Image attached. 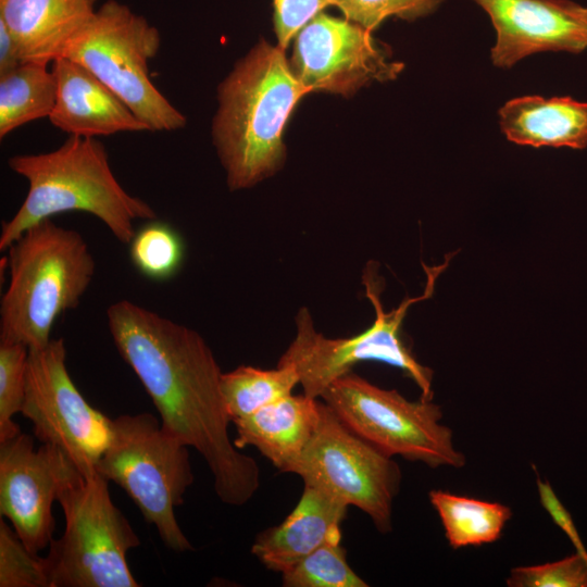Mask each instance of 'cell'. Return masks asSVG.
Segmentation results:
<instances>
[{
    "instance_id": "obj_1",
    "label": "cell",
    "mask_w": 587,
    "mask_h": 587,
    "mask_svg": "<svg viewBox=\"0 0 587 587\" xmlns=\"http://www.w3.org/2000/svg\"><path fill=\"white\" fill-rule=\"evenodd\" d=\"M107 321L164 429L201 454L223 503L246 504L260 487V469L229 437L222 371L203 337L129 300L112 303Z\"/></svg>"
},
{
    "instance_id": "obj_2",
    "label": "cell",
    "mask_w": 587,
    "mask_h": 587,
    "mask_svg": "<svg viewBox=\"0 0 587 587\" xmlns=\"http://www.w3.org/2000/svg\"><path fill=\"white\" fill-rule=\"evenodd\" d=\"M283 50L261 40L220 84L212 137L230 190L252 187L285 159L283 132L308 90Z\"/></svg>"
},
{
    "instance_id": "obj_3",
    "label": "cell",
    "mask_w": 587,
    "mask_h": 587,
    "mask_svg": "<svg viewBox=\"0 0 587 587\" xmlns=\"http://www.w3.org/2000/svg\"><path fill=\"white\" fill-rule=\"evenodd\" d=\"M28 190L15 214L2 223L0 251L28 227L53 215L80 211L100 220L123 243H129L138 220H155L153 208L128 193L113 174L108 152L97 138L70 136L58 149L9 159Z\"/></svg>"
},
{
    "instance_id": "obj_4",
    "label": "cell",
    "mask_w": 587,
    "mask_h": 587,
    "mask_svg": "<svg viewBox=\"0 0 587 587\" xmlns=\"http://www.w3.org/2000/svg\"><path fill=\"white\" fill-rule=\"evenodd\" d=\"M7 251L0 342L43 348L57 319L79 304L93 278L95 259L78 232L52 218L28 227Z\"/></svg>"
},
{
    "instance_id": "obj_5",
    "label": "cell",
    "mask_w": 587,
    "mask_h": 587,
    "mask_svg": "<svg viewBox=\"0 0 587 587\" xmlns=\"http://www.w3.org/2000/svg\"><path fill=\"white\" fill-rule=\"evenodd\" d=\"M188 446L168 433L150 413L112 419L111 438L96 471L130 497L163 544L183 552L192 546L174 508L193 483Z\"/></svg>"
},
{
    "instance_id": "obj_6",
    "label": "cell",
    "mask_w": 587,
    "mask_h": 587,
    "mask_svg": "<svg viewBox=\"0 0 587 587\" xmlns=\"http://www.w3.org/2000/svg\"><path fill=\"white\" fill-rule=\"evenodd\" d=\"M371 262L363 272L365 295L375 309L373 324L352 337L328 338L316 332L310 311L301 308L296 315V336L277 364L295 366L303 394L320 399L334 380L351 372L355 364L379 361L402 370L420 388L421 398L433 400V371L415 359L400 332L409 308L432 296L435 280L447 263L426 268L427 284L423 295L407 298L389 313L383 309L377 268Z\"/></svg>"
},
{
    "instance_id": "obj_7",
    "label": "cell",
    "mask_w": 587,
    "mask_h": 587,
    "mask_svg": "<svg viewBox=\"0 0 587 587\" xmlns=\"http://www.w3.org/2000/svg\"><path fill=\"white\" fill-rule=\"evenodd\" d=\"M161 46L159 29L117 0H107L68 41L61 58L90 71L151 132H172L186 116L154 86L148 64Z\"/></svg>"
},
{
    "instance_id": "obj_8",
    "label": "cell",
    "mask_w": 587,
    "mask_h": 587,
    "mask_svg": "<svg viewBox=\"0 0 587 587\" xmlns=\"http://www.w3.org/2000/svg\"><path fill=\"white\" fill-rule=\"evenodd\" d=\"M108 482L97 471L79 473L59 492L65 528L46 557L52 587H138L127 553L140 546Z\"/></svg>"
},
{
    "instance_id": "obj_9",
    "label": "cell",
    "mask_w": 587,
    "mask_h": 587,
    "mask_svg": "<svg viewBox=\"0 0 587 587\" xmlns=\"http://www.w3.org/2000/svg\"><path fill=\"white\" fill-rule=\"evenodd\" d=\"M320 399L352 432L389 457L432 469H459L466 462L454 447L452 429L441 423L440 405L433 400H408L352 371L334 380Z\"/></svg>"
},
{
    "instance_id": "obj_10",
    "label": "cell",
    "mask_w": 587,
    "mask_h": 587,
    "mask_svg": "<svg viewBox=\"0 0 587 587\" xmlns=\"http://www.w3.org/2000/svg\"><path fill=\"white\" fill-rule=\"evenodd\" d=\"M287 473L357 507L378 532L392 529V504L401 484L398 463L352 432L324 401L314 435Z\"/></svg>"
},
{
    "instance_id": "obj_11",
    "label": "cell",
    "mask_w": 587,
    "mask_h": 587,
    "mask_svg": "<svg viewBox=\"0 0 587 587\" xmlns=\"http://www.w3.org/2000/svg\"><path fill=\"white\" fill-rule=\"evenodd\" d=\"M21 413L42 444L63 450L83 474L96 472L111 438L112 419L91 407L75 386L62 338L29 349Z\"/></svg>"
},
{
    "instance_id": "obj_12",
    "label": "cell",
    "mask_w": 587,
    "mask_h": 587,
    "mask_svg": "<svg viewBox=\"0 0 587 587\" xmlns=\"http://www.w3.org/2000/svg\"><path fill=\"white\" fill-rule=\"evenodd\" d=\"M291 68L308 91L350 96L372 82L395 79L403 64L371 32L321 12L296 35Z\"/></svg>"
},
{
    "instance_id": "obj_13",
    "label": "cell",
    "mask_w": 587,
    "mask_h": 587,
    "mask_svg": "<svg viewBox=\"0 0 587 587\" xmlns=\"http://www.w3.org/2000/svg\"><path fill=\"white\" fill-rule=\"evenodd\" d=\"M79 473L63 450L49 444L35 450L27 434L0 441V514L30 551L38 553L50 545L52 504Z\"/></svg>"
},
{
    "instance_id": "obj_14",
    "label": "cell",
    "mask_w": 587,
    "mask_h": 587,
    "mask_svg": "<svg viewBox=\"0 0 587 587\" xmlns=\"http://www.w3.org/2000/svg\"><path fill=\"white\" fill-rule=\"evenodd\" d=\"M490 18L492 64L509 68L545 51L587 50V7L572 0H472Z\"/></svg>"
},
{
    "instance_id": "obj_15",
    "label": "cell",
    "mask_w": 587,
    "mask_h": 587,
    "mask_svg": "<svg viewBox=\"0 0 587 587\" xmlns=\"http://www.w3.org/2000/svg\"><path fill=\"white\" fill-rule=\"evenodd\" d=\"M57 99L48 117L70 136H111L149 130L133 111L98 77L78 63L59 58L51 67Z\"/></svg>"
},
{
    "instance_id": "obj_16",
    "label": "cell",
    "mask_w": 587,
    "mask_h": 587,
    "mask_svg": "<svg viewBox=\"0 0 587 587\" xmlns=\"http://www.w3.org/2000/svg\"><path fill=\"white\" fill-rule=\"evenodd\" d=\"M348 507L324 490L304 485L290 514L255 536L251 553L266 569L283 574L324 544L341 541Z\"/></svg>"
},
{
    "instance_id": "obj_17",
    "label": "cell",
    "mask_w": 587,
    "mask_h": 587,
    "mask_svg": "<svg viewBox=\"0 0 587 587\" xmlns=\"http://www.w3.org/2000/svg\"><path fill=\"white\" fill-rule=\"evenodd\" d=\"M98 0H0V22L14 37L23 62L49 64L92 17Z\"/></svg>"
},
{
    "instance_id": "obj_18",
    "label": "cell",
    "mask_w": 587,
    "mask_h": 587,
    "mask_svg": "<svg viewBox=\"0 0 587 587\" xmlns=\"http://www.w3.org/2000/svg\"><path fill=\"white\" fill-rule=\"evenodd\" d=\"M321 399L289 395L259 411L234 420V444L259 450L280 472L290 465L314 435L321 417Z\"/></svg>"
},
{
    "instance_id": "obj_19",
    "label": "cell",
    "mask_w": 587,
    "mask_h": 587,
    "mask_svg": "<svg viewBox=\"0 0 587 587\" xmlns=\"http://www.w3.org/2000/svg\"><path fill=\"white\" fill-rule=\"evenodd\" d=\"M507 139L521 146L587 147V102L571 97L524 96L498 111Z\"/></svg>"
},
{
    "instance_id": "obj_20",
    "label": "cell",
    "mask_w": 587,
    "mask_h": 587,
    "mask_svg": "<svg viewBox=\"0 0 587 587\" xmlns=\"http://www.w3.org/2000/svg\"><path fill=\"white\" fill-rule=\"evenodd\" d=\"M428 498L452 549L497 541L512 517V510L499 502L459 496L441 489L430 490Z\"/></svg>"
},
{
    "instance_id": "obj_21",
    "label": "cell",
    "mask_w": 587,
    "mask_h": 587,
    "mask_svg": "<svg viewBox=\"0 0 587 587\" xmlns=\"http://www.w3.org/2000/svg\"><path fill=\"white\" fill-rule=\"evenodd\" d=\"M55 99L57 82L47 64L25 62L0 75V138L49 117Z\"/></svg>"
},
{
    "instance_id": "obj_22",
    "label": "cell",
    "mask_w": 587,
    "mask_h": 587,
    "mask_svg": "<svg viewBox=\"0 0 587 587\" xmlns=\"http://www.w3.org/2000/svg\"><path fill=\"white\" fill-rule=\"evenodd\" d=\"M298 384V372L289 364H277L273 370L240 365L221 376L222 394L230 422L291 395Z\"/></svg>"
},
{
    "instance_id": "obj_23",
    "label": "cell",
    "mask_w": 587,
    "mask_h": 587,
    "mask_svg": "<svg viewBox=\"0 0 587 587\" xmlns=\"http://www.w3.org/2000/svg\"><path fill=\"white\" fill-rule=\"evenodd\" d=\"M129 246L134 266L148 278L168 279L182 265L184 245L168 224L152 220L136 230Z\"/></svg>"
},
{
    "instance_id": "obj_24",
    "label": "cell",
    "mask_w": 587,
    "mask_h": 587,
    "mask_svg": "<svg viewBox=\"0 0 587 587\" xmlns=\"http://www.w3.org/2000/svg\"><path fill=\"white\" fill-rule=\"evenodd\" d=\"M285 587H367L349 565L341 541L326 542L282 574Z\"/></svg>"
},
{
    "instance_id": "obj_25",
    "label": "cell",
    "mask_w": 587,
    "mask_h": 587,
    "mask_svg": "<svg viewBox=\"0 0 587 587\" xmlns=\"http://www.w3.org/2000/svg\"><path fill=\"white\" fill-rule=\"evenodd\" d=\"M30 551L14 528L0 521V587H52L46 558Z\"/></svg>"
},
{
    "instance_id": "obj_26",
    "label": "cell",
    "mask_w": 587,
    "mask_h": 587,
    "mask_svg": "<svg viewBox=\"0 0 587 587\" xmlns=\"http://www.w3.org/2000/svg\"><path fill=\"white\" fill-rule=\"evenodd\" d=\"M28 353L25 345L0 342V441L22 433L13 416L24 402Z\"/></svg>"
},
{
    "instance_id": "obj_27",
    "label": "cell",
    "mask_w": 587,
    "mask_h": 587,
    "mask_svg": "<svg viewBox=\"0 0 587 587\" xmlns=\"http://www.w3.org/2000/svg\"><path fill=\"white\" fill-rule=\"evenodd\" d=\"M445 0H337L345 17L372 32L386 18L415 21L434 13Z\"/></svg>"
},
{
    "instance_id": "obj_28",
    "label": "cell",
    "mask_w": 587,
    "mask_h": 587,
    "mask_svg": "<svg viewBox=\"0 0 587 587\" xmlns=\"http://www.w3.org/2000/svg\"><path fill=\"white\" fill-rule=\"evenodd\" d=\"M509 587H587V553H575L539 565L515 566L505 579Z\"/></svg>"
},
{
    "instance_id": "obj_29",
    "label": "cell",
    "mask_w": 587,
    "mask_h": 587,
    "mask_svg": "<svg viewBox=\"0 0 587 587\" xmlns=\"http://www.w3.org/2000/svg\"><path fill=\"white\" fill-rule=\"evenodd\" d=\"M336 3L337 0H273V23L278 46L285 49L310 20Z\"/></svg>"
},
{
    "instance_id": "obj_30",
    "label": "cell",
    "mask_w": 587,
    "mask_h": 587,
    "mask_svg": "<svg viewBox=\"0 0 587 587\" xmlns=\"http://www.w3.org/2000/svg\"><path fill=\"white\" fill-rule=\"evenodd\" d=\"M536 484L541 507L549 514L553 523L567 536L575 551L587 553V549L579 536L574 521L560 501L548 480H544L536 474Z\"/></svg>"
},
{
    "instance_id": "obj_31",
    "label": "cell",
    "mask_w": 587,
    "mask_h": 587,
    "mask_svg": "<svg viewBox=\"0 0 587 587\" xmlns=\"http://www.w3.org/2000/svg\"><path fill=\"white\" fill-rule=\"evenodd\" d=\"M23 62L17 43L8 29L0 22V75L17 67Z\"/></svg>"
}]
</instances>
